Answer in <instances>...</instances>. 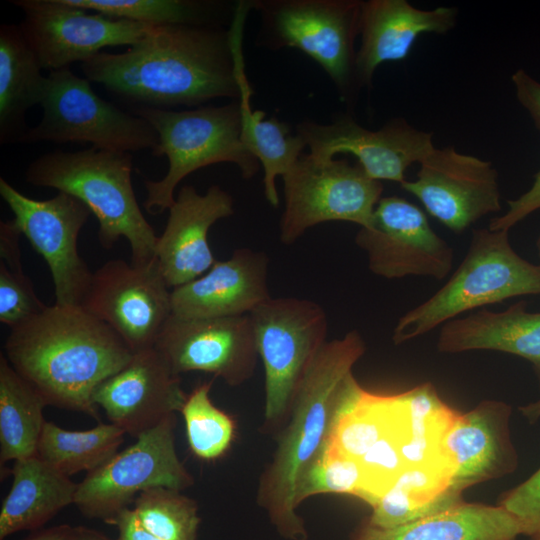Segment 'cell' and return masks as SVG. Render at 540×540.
I'll return each mask as SVG.
<instances>
[{"label":"cell","instance_id":"4dcf8cb0","mask_svg":"<svg viewBox=\"0 0 540 540\" xmlns=\"http://www.w3.org/2000/svg\"><path fill=\"white\" fill-rule=\"evenodd\" d=\"M125 434L111 423L98 422L91 429L73 431L45 421L35 455L69 477L89 473L118 452Z\"/></svg>","mask_w":540,"mask_h":540},{"label":"cell","instance_id":"2e32d148","mask_svg":"<svg viewBox=\"0 0 540 540\" xmlns=\"http://www.w3.org/2000/svg\"><path fill=\"white\" fill-rule=\"evenodd\" d=\"M400 185L455 233L501 210L498 173L492 163L453 147H434L419 162L416 178Z\"/></svg>","mask_w":540,"mask_h":540},{"label":"cell","instance_id":"83f0119b","mask_svg":"<svg viewBox=\"0 0 540 540\" xmlns=\"http://www.w3.org/2000/svg\"><path fill=\"white\" fill-rule=\"evenodd\" d=\"M20 26L0 28V141L7 143L26 132L24 117L42 100L46 76Z\"/></svg>","mask_w":540,"mask_h":540},{"label":"cell","instance_id":"4fadbf2b","mask_svg":"<svg viewBox=\"0 0 540 540\" xmlns=\"http://www.w3.org/2000/svg\"><path fill=\"white\" fill-rule=\"evenodd\" d=\"M0 195L22 235L46 261L55 304L80 306L93 275L78 251L79 233L91 215L90 209L64 192L47 200L29 198L3 178Z\"/></svg>","mask_w":540,"mask_h":540},{"label":"cell","instance_id":"f1b7e54d","mask_svg":"<svg viewBox=\"0 0 540 540\" xmlns=\"http://www.w3.org/2000/svg\"><path fill=\"white\" fill-rule=\"evenodd\" d=\"M253 91L245 71L240 78L241 139L263 168L265 198L273 207L280 203L276 178L284 176L303 154L305 142L292 134L289 126L275 117L265 119L261 110H253L250 99Z\"/></svg>","mask_w":540,"mask_h":540},{"label":"cell","instance_id":"1f68e13d","mask_svg":"<svg viewBox=\"0 0 540 540\" xmlns=\"http://www.w3.org/2000/svg\"><path fill=\"white\" fill-rule=\"evenodd\" d=\"M110 17L151 26L221 25L224 4L195 0H66Z\"/></svg>","mask_w":540,"mask_h":540},{"label":"cell","instance_id":"8d00e7d4","mask_svg":"<svg viewBox=\"0 0 540 540\" xmlns=\"http://www.w3.org/2000/svg\"><path fill=\"white\" fill-rule=\"evenodd\" d=\"M526 527L527 536L540 532V467L525 481L508 491L500 501Z\"/></svg>","mask_w":540,"mask_h":540},{"label":"cell","instance_id":"836d02e7","mask_svg":"<svg viewBox=\"0 0 540 540\" xmlns=\"http://www.w3.org/2000/svg\"><path fill=\"white\" fill-rule=\"evenodd\" d=\"M133 510L142 524L164 540H196L201 523L198 504L182 491L154 487L141 492Z\"/></svg>","mask_w":540,"mask_h":540},{"label":"cell","instance_id":"484cf974","mask_svg":"<svg viewBox=\"0 0 540 540\" xmlns=\"http://www.w3.org/2000/svg\"><path fill=\"white\" fill-rule=\"evenodd\" d=\"M12 483L0 509V540L19 531H36L74 504L77 483L36 455L14 462Z\"/></svg>","mask_w":540,"mask_h":540},{"label":"cell","instance_id":"f546056e","mask_svg":"<svg viewBox=\"0 0 540 540\" xmlns=\"http://www.w3.org/2000/svg\"><path fill=\"white\" fill-rule=\"evenodd\" d=\"M42 396L0 354V463L36 454L45 423Z\"/></svg>","mask_w":540,"mask_h":540},{"label":"cell","instance_id":"7a4b0ae2","mask_svg":"<svg viewBox=\"0 0 540 540\" xmlns=\"http://www.w3.org/2000/svg\"><path fill=\"white\" fill-rule=\"evenodd\" d=\"M133 352L107 324L81 306L53 304L11 328L4 355L48 406L100 422L97 387L121 370Z\"/></svg>","mask_w":540,"mask_h":540},{"label":"cell","instance_id":"d590c367","mask_svg":"<svg viewBox=\"0 0 540 540\" xmlns=\"http://www.w3.org/2000/svg\"><path fill=\"white\" fill-rule=\"evenodd\" d=\"M23 270H12L0 261V321L10 329L46 308Z\"/></svg>","mask_w":540,"mask_h":540},{"label":"cell","instance_id":"7c38bea8","mask_svg":"<svg viewBox=\"0 0 540 540\" xmlns=\"http://www.w3.org/2000/svg\"><path fill=\"white\" fill-rule=\"evenodd\" d=\"M23 12L20 29L42 69L85 62L104 47L132 46L155 26L114 18L66 0H13Z\"/></svg>","mask_w":540,"mask_h":540},{"label":"cell","instance_id":"d4e9b609","mask_svg":"<svg viewBox=\"0 0 540 540\" xmlns=\"http://www.w3.org/2000/svg\"><path fill=\"white\" fill-rule=\"evenodd\" d=\"M525 525L501 505L465 503L404 525L382 528L366 522L352 540H516Z\"/></svg>","mask_w":540,"mask_h":540},{"label":"cell","instance_id":"7bdbcfd3","mask_svg":"<svg viewBox=\"0 0 540 540\" xmlns=\"http://www.w3.org/2000/svg\"><path fill=\"white\" fill-rule=\"evenodd\" d=\"M71 540H113L108 538L105 534L90 529L84 526H75L73 537Z\"/></svg>","mask_w":540,"mask_h":540},{"label":"cell","instance_id":"e0dca14e","mask_svg":"<svg viewBox=\"0 0 540 540\" xmlns=\"http://www.w3.org/2000/svg\"><path fill=\"white\" fill-rule=\"evenodd\" d=\"M154 348L171 369L200 371L238 386L255 372L258 352L250 315L168 319Z\"/></svg>","mask_w":540,"mask_h":540},{"label":"cell","instance_id":"d6986e66","mask_svg":"<svg viewBox=\"0 0 540 540\" xmlns=\"http://www.w3.org/2000/svg\"><path fill=\"white\" fill-rule=\"evenodd\" d=\"M186 398L180 375L154 347L134 353L93 394L109 423L135 438L180 412Z\"/></svg>","mask_w":540,"mask_h":540},{"label":"cell","instance_id":"277c9868","mask_svg":"<svg viewBox=\"0 0 540 540\" xmlns=\"http://www.w3.org/2000/svg\"><path fill=\"white\" fill-rule=\"evenodd\" d=\"M130 152L96 147L54 151L41 155L27 167L25 179L37 187L54 188L84 203L98 221L102 247L112 248L127 239L131 263L154 262L157 238L137 202L132 185Z\"/></svg>","mask_w":540,"mask_h":540},{"label":"cell","instance_id":"74e56055","mask_svg":"<svg viewBox=\"0 0 540 540\" xmlns=\"http://www.w3.org/2000/svg\"><path fill=\"white\" fill-rule=\"evenodd\" d=\"M540 209V169L534 176L531 187L522 195L508 200L507 211L490 221L492 230H508L527 216Z\"/></svg>","mask_w":540,"mask_h":540},{"label":"cell","instance_id":"30bf717a","mask_svg":"<svg viewBox=\"0 0 540 540\" xmlns=\"http://www.w3.org/2000/svg\"><path fill=\"white\" fill-rule=\"evenodd\" d=\"M282 179L285 204L280 240L285 245L324 222L367 227L383 192L382 182L370 178L358 163L318 160L310 153H303Z\"/></svg>","mask_w":540,"mask_h":540},{"label":"cell","instance_id":"603a6c76","mask_svg":"<svg viewBox=\"0 0 540 540\" xmlns=\"http://www.w3.org/2000/svg\"><path fill=\"white\" fill-rule=\"evenodd\" d=\"M457 16V8L449 6L423 10L406 0L362 1L356 84L371 85L379 65L405 59L422 34H445L452 30Z\"/></svg>","mask_w":540,"mask_h":540},{"label":"cell","instance_id":"ba28073f","mask_svg":"<svg viewBox=\"0 0 540 540\" xmlns=\"http://www.w3.org/2000/svg\"><path fill=\"white\" fill-rule=\"evenodd\" d=\"M42 118L18 142L90 143L92 147L134 152L158 144L154 128L99 97L90 81L70 68L49 72L42 100Z\"/></svg>","mask_w":540,"mask_h":540},{"label":"cell","instance_id":"7402d4cb","mask_svg":"<svg viewBox=\"0 0 540 540\" xmlns=\"http://www.w3.org/2000/svg\"><path fill=\"white\" fill-rule=\"evenodd\" d=\"M268 256L239 248L200 277L171 290L172 315L216 318L248 315L271 298Z\"/></svg>","mask_w":540,"mask_h":540},{"label":"cell","instance_id":"b9f144b4","mask_svg":"<svg viewBox=\"0 0 540 540\" xmlns=\"http://www.w3.org/2000/svg\"><path fill=\"white\" fill-rule=\"evenodd\" d=\"M74 526L68 524L56 525L46 529H38L22 540H71Z\"/></svg>","mask_w":540,"mask_h":540},{"label":"cell","instance_id":"5b68a950","mask_svg":"<svg viewBox=\"0 0 540 540\" xmlns=\"http://www.w3.org/2000/svg\"><path fill=\"white\" fill-rule=\"evenodd\" d=\"M524 295H540V264L513 249L508 230L476 229L448 281L399 318L392 340L402 344L467 311Z\"/></svg>","mask_w":540,"mask_h":540},{"label":"cell","instance_id":"ab89813d","mask_svg":"<svg viewBox=\"0 0 540 540\" xmlns=\"http://www.w3.org/2000/svg\"><path fill=\"white\" fill-rule=\"evenodd\" d=\"M22 233L15 221L0 222V257L1 262L12 270H23L20 250Z\"/></svg>","mask_w":540,"mask_h":540},{"label":"cell","instance_id":"8992f818","mask_svg":"<svg viewBox=\"0 0 540 540\" xmlns=\"http://www.w3.org/2000/svg\"><path fill=\"white\" fill-rule=\"evenodd\" d=\"M133 114L145 119L156 131L154 156L165 155L169 168L157 181L145 180L144 209L151 215L168 210L178 184L194 171L221 162L235 164L244 179L260 168L259 161L241 139V109L236 99L222 106H201L175 111L167 108L134 107Z\"/></svg>","mask_w":540,"mask_h":540},{"label":"cell","instance_id":"f35d334b","mask_svg":"<svg viewBox=\"0 0 540 540\" xmlns=\"http://www.w3.org/2000/svg\"><path fill=\"white\" fill-rule=\"evenodd\" d=\"M518 102L529 113L540 132V82L525 70L518 69L511 76Z\"/></svg>","mask_w":540,"mask_h":540},{"label":"cell","instance_id":"4316f807","mask_svg":"<svg viewBox=\"0 0 540 540\" xmlns=\"http://www.w3.org/2000/svg\"><path fill=\"white\" fill-rule=\"evenodd\" d=\"M453 467L446 456L406 469L372 506L370 525H404L462 503L452 489Z\"/></svg>","mask_w":540,"mask_h":540},{"label":"cell","instance_id":"ac0fdd59","mask_svg":"<svg viewBox=\"0 0 540 540\" xmlns=\"http://www.w3.org/2000/svg\"><path fill=\"white\" fill-rule=\"evenodd\" d=\"M296 133L318 160L349 153L370 178L399 184L406 180V170L435 147L431 132L419 130L402 118L392 119L378 130H369L350 115H342L329 124L303 121L297 125Z\"/></svg>","mask_w":540,"mask_h":540},{"label":"cell","instance_id":"52a82bcc","mask_svg":"<svg viewBox=\"0 0 540 540\" xmlns=\"http://www.w3.org/2000/svg\"><path fill=\"white\" fill-rule=\"evenodd\" d=\"M249 315L265 372L263 430L278 433L327 342L328 319L318 303L297 297H271Z\"/></svg>","mask_w":540,"mask_h":540},{"label":"cell","instance_id":"f6af8a7d","mask_svg":"<svg viewBox=\"0 0 540 540\" xmlns=\"http://www.w3.org/2000/svg\"><path fill=\"white\" fill-rule=\"evenodd\" d=\"M536 247H537V251H538V255L540 257V234L537 238V241H536Z\"/></svg>","mask_w":540,"mask_h":540},{"label":"cell","instance_id":"44dd1931","mask_svg":"<svg viewBox=\"0 0 540 540\" xmlns=\"http://www.w3.org/2000/svg\"><path fill=\"white\" fill-rule=\"evenodd\" d=\"M510 416L511 407L495 400L456 414L444 435L442 452L453 467L452 489L457 494L516 469L518 456L510 437Z\"/></svg>","mask_w":540,"mask_h":540},{"label":"cell","instance_id":"9c48e42d","mask_svg":"<svg viewBox=\"0 0 540 540\" xmlns=\"http://www.w3.org/2000/svg\"><path fill=\"white\" fill-rule=\"evenodd\" d=\"M360 0H255L262 42L294 47L312 58L347 98L355 79V40L360 35ZM357 85V84H356Z\"/></svg>","mask_w":540,"mask_h":540},{"label":"cell","instance_id":"e575fe53","mask_svg":"<svg viewBox=\"0 0 540 540\" xmlns=\"http://www.w3.org/2000/svg\"><path fill=\"white\" fill-rule=\"evenodd\" d=\"M346 494L371 506L372 494L367 472L355 459L326 448L306 469L296 491V503L320 494Z\"/></svg>","mask_w":540,"mask_h":540},{"label":"cell","instance_id":"cb8c5ba5","mask_svg":"<svg viewBox=\"0 0 540 540\" xmlns=\"http://www.w3.org/2000/svg\"><path fill=\"white\" fill-rule=\"evenodd\" d=\"M525 301L506 310L480 309L441 326L437 348L442 353L493 350L529 361L540 382V312H530Z\"/></svg>","mask_w":540,"mask_h":540},{"label":"cell","instance_id":"d6a6232c","mask_svg":"<svg viewBox=\"0 0 540 540\" xmlns=\"http://www.w3.org/2000/svg\"><path fill=\"white\" fill-rule=\"evenodd\" d=\"M211 382H203L187 395L180 411L191 452L203 461L224 456L235 438L233 418L214 405L210 398Z\"/></svg>","mask_w":540,"mask_h":540},{"label":"cell","instance_id":"ee69618b","mask_svg":"<svg viewBox=\"0 0 540 540\" xmlns=\"http://www.w3.org/2000/svg\"><path fill=\"white\" fill-rule=\"evenodd\" d=\"M521 414L531 423L540 419V399L519 408Z\"/></svg>","mask_w":540,"mask_h":540},{"label":"cell","instance_id":"ffe728a7","mask_svg":"<svg viewBox=\"0 0 540 540\" xmlns=\"http://www.w3.org/2000/svg\"><path fill=\"white\" fill-rule=\"evenodd\" d=\"M164 231L157 238L155 259L170 289L206 273L217 261L208 243L209 229L234 213L233 199L220 186L206 193L182 186L168 209Z\"/></svg>","mask_w":540,"mask_h":540},{"label":"cell","instance_id":"5bb4252c","mask_svg":"<svg viewBox=\"0 0 540 540\" xmlns=\"http://www.w3.org/2000/svg\"><path fill=\"white\" fill-rule=\"evenodd\" d=\"M171 290L156 260L134 265L112 259L93 272L80 306L136 353L155 346L172 315Z\"/></svg>","mask_w":540,"mask_h":540},{"label":"cell","instance_id":"3957f363","mask_svg":"<svg viewBox=\"0 0 540 540\" xmlns=\"http://www.w3.org/2000/svg\"><path fill=\"white\" fill-rule=\"evenodd\" d=\"M366 351L356 330L327 341L306 373L278 432L272 459L259 479L257 503L280 536L307 540L296 491L309 465L327 448L357 382L353 367Z\"/></svg>","mask_w":540,"mask_h":540},{"label":"cell","instance_id":"bcb514c9","mask_svg":"<svg viewBox=\"0 0 540 540\" xmlns=\"http://www.w3.org/2000/svg\"><path fill=\"white\" fill-rule=\"evenodd\" d=\"M530 540H540V532L537 533V534H535V535H533V536H531V537H530Z\"/></svg>","mask_w":540,"mask_h":540},{"label":"cell","instance_id":"60d3db41","mask_svg":"<svg viewBox=\"0 0 540 540\" xmlns=\"http://www.w3.org/2000/svg\"><path fill=\"white\" fill-rule=\"evenodd\" d=\"M106 523L117 528L116 540H164L142 524L133 508H125Z\"/></svg>","mask_w":540,"mask_h":540},{"label":"cell","instance_id":"6da1fadb","mask_svg":"<svg viewBox=\"0 0 540 540\" xmlns=\"http://www.w3.org/2000/svg\"><path fill=\"white\" fill-rule=\"evenodd\" d=\"M250 2L235 9L230 29L221 25L155 26L121 53L103 52L83 62L90 82L136 106H199L240 96L245 71L243 27Z\"/></svg>","mask_w":540,"mask_h":540},{"label":"cell","instance_id":"9a60e30c","mask_svg":"<svg viewBox=\"0 0 540 540\" xmlns=\"http://www.w3.org/2000/svg\"><path fill=\"white\" fill-rule=\"evenodd\" d=\"M367 254L369 270L386 279L407 276L444 279L453 266V249L429 224L415 204L382 197L367 227L355 236Z\"/></svg>","mask_w":540,"mask_h":540},{"label":"cell","instance_id":"8fae6325","mask_svg":"<svg viewBox=\"0 0 540 540\" xmlns=\"http://www.w3.org/2000/svg\"><path fill=\"white\" fill-rule=\"evenodd\" d=\"M176 415L140 434L77 483L74 505L86 517L105 523L134 502L143 491L190 488L194 477L179 459L175 445Z\"/></svg>","mask_w":540,"mask_h":540}]
</instances>
